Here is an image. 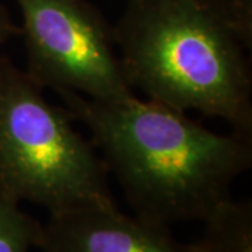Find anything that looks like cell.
<instances>
[{"label":"cell","mask_w":252,"mask_h":252,"mask_svg":"<svg viewBox=\"0 0 252 252\" xmlns=\"http://www.w3.org/2000/svg\"><path fill=\"white\" fill-rule=\"evenodd\" d=\"M42 224L0 196V252H30L38 247Z\"/></svg>","instance_id":"52a82bcc"},{"label":"cell","mask_w":252,"mask_h":252,"mask_svg":"<svg viewBox=\"0 0 252 252\" xmlns=\"http://www.w3.org/2000/svg\"><path fill=\"white\" fill-rule=\"evenodd\" d=\"M90 130L136 216L157 224L205 221L252 165L251 139L221 135L152 99L102 102L58 91Z\"/></svg>","instance_id":"6da1fadb"},{"label":"cell","mask_w":252,"mask_h":252,"mask_svg":"<svg viewBox=\"0 0 252 252\" xmlns=\"http://www.w3.org/2000/svg\"><path fill=\"white\" fill-rule=\"evenodd\" d=\"M0 196L49 213L115 205L105 165L26 70L0 56Z\"/></svg>","instance_id":"3957f363"},{"label":"cell","mask_w":252,"mask_h":252,"mask_svg":"<svg viewBox=\"0 0 252 252\" xmlns=\"http://www.w3.org/2000/svg\"><path fill=\"white\" fill-rule=\"evenodd\" d=\"M42 252H187L170 227L127 216L117 205L49 213L38 243Z\"/></svg>","instance_id":"5b68a950"},{"label":"cell","mask_w":252,"mask_h":252,"mask_svg":"<svg viewBox=\"0 0 252 252\" xmlns=\"http://www.w3.org/2000/svg\"><path fill=\"white\" fill-rule=\"evenodd\" d=\"M112 34L132 90L251 139L252 11L234 0H127Z\"/></svg>","instance_id":"7a4b0ae2"},{"label":"cell","mask_w":252,"mask_h":252,"mask_svg":"<svg viewBox=\"0 0 252 252\" xmlns=\"http://www.w3.org/2000/svg\"><path fill=\"white\" fill-rule=\"evenodd\" d=\"M234 1H237V3H238L241 7H244V9L252 11V0H234Z\"/></svg>","instance_id":"9c48e42d"},{"label":"cell","mask_w":252,"mask_h":252,"mask_svg":"<svg viewBox=\"0 0 252 252\" xmlns=\"http://www.w3.org/2000/svg\"><path fill=\"white\" fill-rule=\"evenodd\" d=\"M27 52L26 72L44 89L102 102L135 95L112 27L89 0H16Z\"/></svg>","instance_id":"277c9868"},{"label":"cell","mask_w":252,"mask_h":252,"mask_svg":"<svg viewBox=\"0 0 252 252\" xmlns=\"http://www.w3.org/2000/svg\"><path fill=\"white\" fill-rule=\"evenodd\" d=\"M205 230L187 252H252V205L227 199L203 221Z\"/></svg>","instance_id":"8992f818"},{"label":"cell","mask_w":252,"mask_h":252,"mask_svg":"<svg viewBox=\"0 0 252 252\" xmlns=\"http://www.w3.org/2000/svg\"><path fill=\"white\" fill-rule=\"evenodd\" d=\"M20 34V28L11 20L9 10L0 0V45Z\"/></svg>","instance_id":"ba28073f"}]
</instances>
